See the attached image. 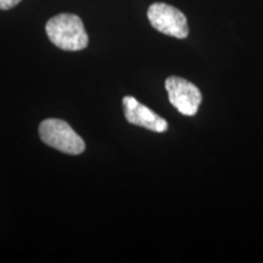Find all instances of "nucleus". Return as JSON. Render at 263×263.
Returning <instances> with one entry per match:
<instances>
[{
	"mask_svg": "<svg viewBox=\"0 0 263 263\" xmlns=\"http://www.w3.org/2000/svg\"><path fill=\"white\" fill-rule=\"evenodd\" d=\"M21 2L22 0H0V10H10Z\"/></svg>",
	"mask_w": 263,
	"mask_h": 263,
	"instance_id": "nucleus-6",
	"label": "nucleus"
},
{
	"mask_svg": "<svg viewBox=\"0 0 263 263\" xmlns=\"http://www.w3.org/2000/svg\"><path fill=\"white\" fill-rule=\"evenodd\" d=\"M45 31L52 44L62 50L80 51L88 45V34L83 22L77 15L54 16L47 22Z\"/></svg>",
	"mask_w": 263,
	"mask_h": 263,
	"instance_id": "nucleus-1",
	"label": "nucleus"
},
{
	"mask_svg": "<svg viewBox=\"0 0 263 263\" xmlns=\"http://www.w3.org/2000/svg\"><path fill=\"white\" fill-rule=\"evenodd\" d=\"M147 18L156 31L171 37H188L189 27L185 15L180 10L164 3H155L147 10Z\"/></svg>",
	"mask_w": 263,
	"mask_h": 263,
	"instance_id": "nucleus-3",
	"label": "nucleus"
},
{
	"mask_svg": "<svg viewBox=\"0 0 263 263\" xmlns=\"http://www.w3.org/2000/svg\"><path fill=\"white\" fill-rule=\"evenodd\" d=\"M122 104L124 117L130 124L143 127L145 129L156 132V133H162L168 128V123L166 120H163L145 105L140 104L136 98L124 97Z\"/></svg>",
	"mask_w": 263,
	"mask_h": 263,
	"instance_id": "nucleus-5",
	"label": "nucleus"
},
{
	"mask_svg": "<svg viewBox=\"0 0 263 263\" xmlns=\"http://www.w3.org/2000/svg\"><path fill=\"white\" fill-rule=\"evenodd\" d=\"M39 136L44 144L68 155H80L85 143L70 124L62 120L49 118L39 124Z\"/></svg>",
	"mask_w": 263,
	"mask_h": 263,
	"instance_id": "nucleus-2",
	"label": "nucleus"
},
{
	"mask_svg": "<svg viewBox=\"0 0 263 263\" xmlns=\"http://www.w3.org/2000/svg\"><path fill=\"white\" fill-rule=\"evenodd\" d=\"M164 87L168 93L171 104L180 114L185 115V116L196 115L202 101V95L195 84L190 83L184 78L172 76V77L167 78Z\"/></svg>",
	"mask_w": 263,
	"mask_h": 263,
	"instance_id": "nucleus-4",
	"label": "nucleus"
}]
</instances>
